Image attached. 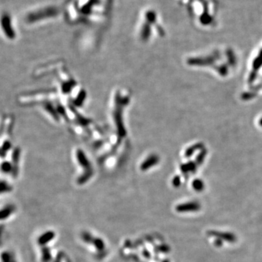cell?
I'll return each instance as SVG.
<instances>
[{
	"label": "cell",
	"mask_w": 262,
	"mask_h": 262,
	"mask_svg": "<svg viewBox=\"0 0 262 262\" xmlns=\"http://www.w3.org/2000/svg\"><path fill=\"white\" fill-rule=\"evenodd\" d=\"M200 205L196 202H189L183 205H180L177 207V211L179 212H190L198 211Z\"/></svg>",
	"instance_id": "1"
},
{
	"label": "cell",
	"mask_w": 262,
	"mask_h": 262,
	"mask_svg": "<svg viewBox=\"0 0 262 262\" xmlns=\"http://www.w3.org/2000/svg\"><path fill=\"white\" fill-rule=\"evenodd\" d=\"M4 19H5V22L2 21V27H3L4 32H5V34L7 36H8L10 38L12 39L15 37V33L13 32L12 28L10 27V21L9 20V17H3Z\"/></svg>",
	"instance_id": "2"
},
{
	"label": "cell",
	"mask_w": 262,
	"mask_h": 262,
	"mask_svg": "<svg viewBox=\"0 0 262 262\" xmlns=\"http://www.w3.org/2000/svg\"><path fill=\"white\" fill-rule=\"evenodd\" d=\"M158 161V158L156 156H152L149 157L148 158L143 162V163L141 165V169L143 170H147L148 167L151 166H153L156 164L157 162Z\"/></svg>",
	"instance_id": "3"
},
{
	"label": "cell",
	"mask_w": 262,
	"mask_h": 262,
	"mask_svg": "<svg viewBox=\"0 0 262 262\" xmlns=\"http://www.w3.org/2000/svg\"><path fill=\"white\" fill-rule=\"evenodd\" d=\"M54 236H55V234L53 231H47V232L44 234L41 237H39V243L41 245L45 244L46 242H50V240L54 237Z\"/></svg>",
	"instance_id": "4"
},
{
	"label": "cell",
	"mask_w": 262,
	"mask_h": 262,
	"mask_svg": "<svg viewBox=\"0 0 262 262\" xmlns=\"http://www.w3.org/2000/svg\"><path fill=\"white\" fill-rule=\"evenodd\" d=\"M12 211H13V208H12V207H11V206H7V207H5V208H4L2 211V213H1L2 219L3 220L4 218H7L8 216H10V214L11 213H12Z\"/></svg>",
	"instance_id": "5"
},
{
	"label": "cell",
	"mask_w": 262,
	"mask_h": 262,
	"mask_svg": "<svg viewBox=\"0 0 262 262\" xmlns=\"http://www.w3.org/2000/svg\"><path fill=\"white\" fill-rule=\"evenodd\" d=\"M193 187L196 190L200 191V190L203 189V183L200 180H195L193 183Z\"/></svg>",
	"instance_id": "6"
},
{
	"label": "cell",
	"mask_w": 262,
	"mask_h": 262,
	"mask_svg": "<svg viewBox=\"0 0 262 262\" xmlns=\"http://www.w3.org/2000/svg\"><path fill=\"white\" fill-rule=\"evenodd\" d=\"M11 167H12V166H11L10 164H9L8 163H4L2 166V170L4 172H8L9 170L11 169Z\"/></svg>",
	"instance_id": "7"
}]
</instances>
